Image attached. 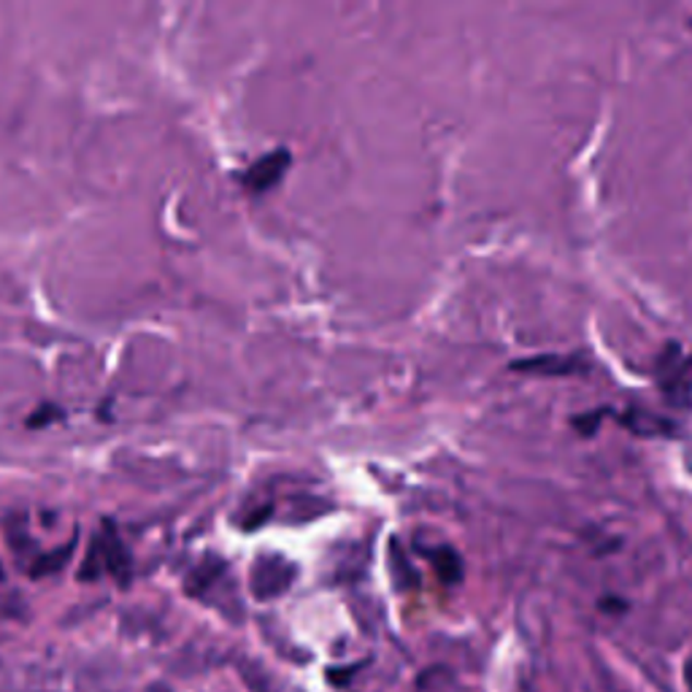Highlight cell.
<instances>
[{"label":"cell","instance_id":"cell-4","mask_svg":"<svg viewBox=\"0 0 692 692\" xmlns=\"http://www.w3.org/2000/svg\"><path fill=\"white\" fill-rule=\"evenodd\" d=\"M576 365H579L576 357H536V360H525V363H514V371L560 376V374H573V371H579Z\"/></svg>","mask_w":692,"mask_h":692},{"label":"cell","instance_id":"cell-11","mask_svg":"<svg viewBox=\"0 0 692 692\" xmlns=\"http://www.w3.org/2000/svg\"><path fill=\"white\" fill-rule=\"evenodd\" d=\"M0 582H3V568H0Z\"/></svg>","mask_w":692,"mask_h":692},{"label":"cell","instance_id":"cell-3","mask_svg":"<svg viewBox=\"0 0 692 692\" xmlns=\"http://www.w3.org/2000/svg\"><path fill=\"white\" fill-rule=\"evenodd\" d=\"M100 553H104V566L109 576H114L122 587H128L131 582V553L122 544L120 533H117L114 522H106L104 533L98 536Z\"/></svg>","mask_w":692,"mask_h":692},{"label":"cell","instance_id":"cell-5","mask_svg":"<svg viewBox=\"0 0 692 692\" xmlns=\"http://www.w3.org/2000/svg\"><path fill=\"white\" fill-rule=\"evenodd\" d=\"M73 549H76V542H69V547H58L54 553H47L38 557L31 568V576H49V573H58L65 562L71 560Z\"/></svg>","mask_w":692,"mask_h":692},{"label":"cell","instance_id":"cell-9","mask_svg":"<svg viewBox=\"0 0 692 692\" xmlns=\"http://www.w3.org/2000/svg\"><path fill=\"white\" fill-rule=\"evenodd\" d=\"M63 416H65L63 409L54 406V403H44V406H38L36 412L27 416V427H47L52 425V422L63 420Z\"/></svg>","mask_w":692,"mask_h":692},{"label":"cell","instance_id":"cell-1","mask_svg":"<svg viewBox=\"0 0 692 692\" xmlns=\"http://www.w3.org/2000/svg\"><path fill=\"white\" fill-rule=\"evenodd\" d=\"M295 579V568L284 557H260L252 568V593L255 598L268 600L284 593Z\"/></svg>","mask_w":692,"mask_h":692},{"label":"cell","instance_id":"cell-6","mask_svg":"<svg viewBox=\"0 0 692 692\" xmlns=\"http://www.w3.org/2000/svg\"><path fill=\"white\" fill-rule=\"evenodd\" d=\"M222 560H206V562H201L198 568H195L193 573H190V579H187V593L190 595H201L204 593V590L208 587V584L214 582V579L219 576V571H222Z\"/></svg>","mask_w":692,"mask_h":692},{"label":"cell","instance_id":"cell-2","mask_svg":"<svg viewBox=\"0 0 692 692\" xmlns=\"http://www.w3.org/2000/svg\"><path fill=\"white\" fill-rule=\"evenodd\" d=\"M290 162H292L290 151L274 149L268 151V155H263L260 160L252 162V166L244 171V177H241V182H244V187L250 190V193L255 195L268 193V190L277 187L281 179H284Z\"/></svg>","mask_w":692,"mask_h":692},{"label":"cell","instance_id":"cell-7","mask_svg":"<svg viewBox=\"0 0 692 692\" xmlns=\"http://www.w3.org/2000/svg\"><path fill=\"white\" fill-rule=\"evenodd\" d=\"M430 560H433V566H436L438 576H441L444 582H458L460 571H463V568H460L458 555H454L452 549H438V553L430 555Z\"/></svg>","mask_w":692,"mask_h":692},{"label":"cell","instance_id":"cell-8","mask_svg":"<svg viewBox=\"0 0 692 692\" xmlns=\"http://www.w3.org/2000/svg\"><path fill=\"white\" fill-rule=\"evenodd\" d=\"M106 573V566H104V553H100V544H98V536L93 538V544H89V553L87 557H84V566L82 571H78V579H87V582H95V579H100Z\"/></svg>","mask_w":692,"mask_h":692},{"label":"cell","instance_id":"cell-10","mask_svg":"<svg viewBox=\"0 0 692 692\" xmlns=\"http://www.w3.org/2000/svg\"><path fill=\"white\" fill-rule=\"evenodd\" d=\"M684 679H688V688L692 692V655H690V660L684 663Z\"/></svg>","mask_w":692,"mask_h":692}]
</instances>
